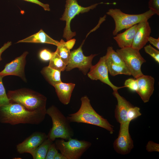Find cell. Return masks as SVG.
<instances>
[{"mask_svg": "<svg viewBox=\"0 0 159 159\" xmlns=\"http://www.w3.org/2000/svg\"><path fill=\"white\" fill-rule=\"evenodd\" d=\"M108 72L111 76H114L120 74L130 76L131 74L127 66L125 65H120L106 62Z\"/></svg>", "mask_w": 159, "mask_h": 159, "instance_id": "cell-21", "label": "cell"}, {"mask_svg": "<svg viewBox=\"0 0 159 159\" xmlns=\"http://www.w3.org/2000/svg\"><path fill=\"white\" fill-rule=\"evenodd\" d=\"M75 85V84L72 83L61 82L54 86L58 99L62 104L67 105L69 103Z\"/></svg>", "mask_w": 159, "mask_h": 159, "instance_id": "cell-18", "label": "cell"}, {"mask_svg": "<svg viewBox=\"0 0 159 159\" xmlns=\"http://www.w3.org/2000/svg\"><path fill=\"white\" fill-rule=\"evenodd\" d=\"M54 143L57 149L67 159H80L92 145L89 141L72 138L67 141L62 139H57Z\"/></svg>", "mask_w": 159, "mask_h": 159, "instance_id": "cell-6", "label": "cell"}, {"mask_svg": "<svg viewBox=\"0 0 159 159\" xmlns=\"http://www.w3.org/2000/svg\"><path fill=\"white\" fill-rule=\"evenodd\" d=\"M54 52H51L47 49H44L40 51L39 56L40 59L44 61H49L52 57Z\"/></svg>", "mask_w": 159, "mask_h": 159, "instance_id": "cell-31", "label": "cell"}, {"mask_svg": "<svg viewBox=\"0 0 159 159\" xmlns=\"http://www.w3.org/2000/svg\"><path fill=\"white\" fill-rule=\"evenodd\" d=\"M58 153L54 143H53L50 146L48 150L45 159H54V157Z\"/></svg>", "mask_w": 159, "mask_h": 159, "instance_id": "cell-32", "label": "cell"}, {"mask_svg": "<svg viewBox=\"0 0 159 159\" xmlns=\"http://www.w3.org/2000/svg\"><path fill=\"white\" fill-rule=\"evenodd\" d=\"M48 66L60 72L65 70L67 65L62 61L59 56L55 51L49 60Z\"/></svg>", "mask_w": 159, "mask_h": 159, "instance_id": "cell-25", "label": "cell"}, {"mask_svg": "<svg viewBox=\"0 0 159 159\" xmlns=\"http://www.w3.org/2000/svg\"><path fill=\"white\" fill-rule=\"evenodd\" d=\"M105 56L100 58L98 62L95 65H92L87 73L88 77L92 80H99L110 87L113 91L125 87H117L110 81L108 76V72L105 62Z\"/></svg>", "mask_w": 159, "mask_h": 159, "instance_id": "cell-11", "label": "cell"}, {"mask_svg": "<svg viewBox=\"0 0 159 159\" xmlns=\"http://www.w3.org/2000/svg\"><path fill=\"white\" fill-rule=\"evenodd\" d=\"M105 61L113 63L120 64H125L120 55L115 51L112 47H108L107 49Z\"/></svg>", "mask_w": 159, "mask_h": 159, "instance_id": "cell-24", "label": "cell"}, {"mask_svg": "<svg viewBox=\"0 0 159 159\" xmlns=\"http://www.w3.org/2000/svg\"><path fill=\"white\" fill-rule=\"evenodd\" d=\"M81 106L76 112L71 114L67 117L71 122L83 123L95 125L103 128L112 134L113 126L107 120L98 114L92 107L87 96L80 99Z\"/></svg>", "mask_w": 159, "mask_h": 159, "instance_id": "cell-2", "label": "cell"}, {"mask_svg": "<svg viewBox=\"0 0 159 159\" xmlns=\"http://www.w3.org/2000/svg\"><path fill=\"white\" fill-rule=\"evenodd\" d=\"M130 123V122L127 121L120 124L118 137L113 143V147L115 151L122 155L129 153L134 147L133 141L129 132Z\"/></svg>", "mask_w": 159, "mask_h": 159, "instance_id": "cell-10", "label": "cell"}, {"mask_svg": "<svg viewBox=\"0 0 159 159\" xmlns=\"http://www.w3.org/2000/svg\"><path fill=\"white\" fill-rule=\"evenodd\" d=\"M112 94L117 101V104L115 110V118L120 124L126 122L128 121L127 117L128 110L133 105L123 97L121 96L117 90L113 91Z\"/></svg>", "mask_w": 159, "mask_h": 159, "instance_id": "cell-16", "label": "cell"}, {"mask_svg": "<svg viewBox=\"0 0 159 159\" xmlns=\"http://www.w3.org/2000/svg\"><path fill=\"white\" fill-rule=\"evenodd\" d=\"M141 115L140 112V108L133 106L128 110L127 114V120L130 122L132 120L141 116Z\"/></svg>", "mask_w": 159, "mask_h": 159, "instance_id": "cell-27", "label": "cell"}, {"mask_svg": "<svg viewBox=\"0 0 159 159\" xmlns=\"http://www.w3.org/2000/svg\"><path fill=\"white\" fill-rule=\"evenodd\" d=\"M46 110L30 111L19 104L10 103L0 107V122L12 125L19 124L38 125L44 120Z\"/></svg>", "mask_w": 159, "mask_h": 159, "instance_id": "cell-1", "label": "cell"}, {"mask_svg": "<svg viewBox=\"0 0 159 159\" xmlns=\"http://www.w3.org/2000/svg\"><path fill=\"white\" fill-rule=\"evenodd\" d=\"M54 159H67V158L62 153L58 152L55 155Z\"/></svg>", "mask_w": 159, "mask_h": 159, "instance_id": "cell-38", "label": "cell"}, {"mask_svg": "<svg viewBox=\"0 0 159 159\" xmlns=\"http://www.w3.org/2000/svg\"><path fill=\"white\" fill-rule=\"evenodd\" d=\"M11 42H8L6 43H5L3 46L0 48V61L2 59L1 55L2 53L11 46Z\"/></svg>", "mask_w": 159, "mask_h": 159, "instance_id": "cell-36", "label": "cell"}, {"mask_svg": "<svg viewBox=\"0 0 159 159\" xmlns=\"http://www.w3.org/2000/svg\"><path fill=\"white\" fill-rule=\"evenodd\" d=\"M76 40L75 39H71L65 42V44L67 47L70 50L73 47L75 44Z\"/></svg>", "mask_w": 159, "mask_h": 159, "instance_id": "cell-37", "label": "cell"}, {"mask_svg": "<svg viewBox=\"0 0 159 159\" xmlns=\"http://www.w3.org/2000/svg\"><path fill=\"white\" fill-rule=\"evenodd\" d=\"M106 14L114 21L115 26L112 32L114 36L123 29H127L141 22L148 21L155 14L150 9L142 14H131L124 13L117 8L110 9Z\"/></svg>", "mask_w": 159, "mask_h": 159, "instance_id": "cell-5", "label": "cell"}, {"mask_svg": "<svg viewBox=\"0 0 159 159\" xmlns=\"http://www.w3.org/2000/svg\"><path fill=\"white\" fill-rule=\"evenodd\" d=\"M124 87L128 88L132 92H136L138 88V82L136 79L132 78L127 79L125 82Z\"/></svg>", "mask_w": 159, "mask_h": 159, "instance_id": "cell-29", "label": "cell"}, {"mask_svg": "<svg viewBox=\"0 0 159 159\" xmlns=\"http://www.w3.org/2000/svg\"><path fill=\"white\" fill-rule=\"evenodd\" d=\"M146 148V150L149 152L159 151V144L153 141L148 142Z\"/></svg>", "mask_w": 159, "mask_h": 159, "instance_id": "cell-33", "label": "cell"}, {"mask_svg": "<svg viewBox=\"0 0 159 159\" xmlns=\"http://www.w3.org/2000/svg\"><path fill=\"white\" fill-rule=\"evenodd\" d=\"M37 4L43 8L45 11H49L50 10L49 5L48 4H44L38 0H23Z\"/></svg>", "mask_w": 159, "mask_h": 159, "instance_id": "cell-34", "label": "cell"}, {"mask_svg": "<svg viewBox=\"0 0 159 159\" xmlns=\"http://www.w3.org/2000/svg\"><path fill=\"white\" fill-rule=\"evenodd\" d=\"M3 77L0 76V107L10 103L3 84Z\"/></svg>", "mask_w": 159, "mask_h": 159, "instance_id": "cell-26", "label": "cell"}, {"mask_svg": "<svg viewBox=\"0 0 159 159\" xmlns=\"http://www.w3.org/2000/svg\"><path fill=\"white\" fill-rule=\"evenodd\" d=\"M53 142L48 138L44 141L31 154L34 159H45L49 148Z\"/></svg>", "mask_w": 159, "mask_h": 159, "instance_id": "cell-22", "label": "cell"}, {"mask_svg": "<svg viewBox=\"0 0 159 159\" xmlns=\"http://www.w3.org/2000/svg\"><path fill=\"white\" fill-rule=\"evenodd\" d=\"M28 54L24 52L20 56L6 64L4 69L0 72V76L4 77L8 75H14L20 77L24 81H27L25 72L26 57Z\"/></svg>", "mask_w": 159, "mask_h": 159, "instance_id": "cell-12", "label": "cell"}, {"mask_svg": "<svg viewBox=\"0 0 159 159\" xmlns=\"http://www.w3.org/2000/svg\"><path fill=\"white\" fill-rule=\"evenodd\" d=\"M148 42L157 49H159V37L156 39L150 36L148 39Z\"/></svg>", "mask_w": 159, "mask_h": 159, "instance_id": "cell-35", "label": "cell"}, {"mask_svg": "<svg viewBox=\"0 0 159 159\" xmlns=\"http://www.w3.org/2000/svg\"><path fill=\"white\" fill-rule=\"evenodd\" d=\"M85 40L83 41L80 46L77 49L71 52L69 61L67 65L65 70L69 71L72 69L78 68L85 75L92 66V62L94 57L97 54H92L86 56L84 55L82 49Z\"/></svg>", "mask_w": 159, "mask_h": 159, "instance_id": "cell-9", "label": "cell"}, {"mask_svg": "<svg viewBox=\"0 0 159 159\" xmlns=\"http://www.w3.org/2000/svg\"><path fill=\"white\" fill-rule=\"evenodd\" d=\"M138 24L126 29L124 32L113 37L120 48L131 47L137 29Z\"/></svg>", "mask_w": 159, "mask_h": 159, "instance_id": "cell-17", "label": "cell"}, {"mask_svg": "<svg viewBox=\"0 0 159 159\" xmlns=\"http://www.w3.org/2000/svg\"><path fill=\"white\" fill-rule=\"evenodd\" d=\"M46 114L51 118L52 126L47 135V138L53 142L56 138L67 140L74 136V131L70 122L56 106L52 105L46 110Z\"/></svg>", "mask_w": 159, "mask_h": 159, "instance_id": "cell-4", "label": "cell"}, {"mask_svg": "<svg viewBox=\"0 0 159 159\" xmlns=\"http://www.w3.org/2000/svg\"><path fill=\"white\" fill-rule=\"evenodd\" d=\"M7 95L10 103L19 104L29 111L47 109V97L32 90L24 88L9 90Z\"/></svg>", "mask_w": 159, "mask_h": 159, "instance_id": "cell-3", "label": "cell"}, {"mask_svg": "<svg viewBox=\"0 0 159 159\" xmlns=\"http://www.w3.org/2000/svg\"><path fill=\"white\" fill-rule=\"evenodd\" d=\"M151 32V27L148 21L138 23L131 47L139 50L142 49L148 42Z\"/></svg>", "mask_w": 159, "mask_h": 159, "instance_id": "cell-15", "label": "cell"}, {"mask_svg": "<svg viewBox=\"0 0 159 159\" xmlns=\"http://www.w3.org/2000/svg\"><path fill=\"white\" fill-rule=\"evenodd\" d=\"M145 52L152 57L158 63H159V51L150 45H147L144 47Z\"/></svg>", "mask_w": 159, "mask_h": 159, "instance_id": "cell-28", "label": "cell"}, {"mask_svg": "<svg viewBox=\"0 0 159 159\" xmlns=\"http://www.w3.org/2000/svg\"><path fill=\"white\" fill-rule=\"evenodd\" d=\"M57 47V48L55 51L62 61L67 65L69 63L70 59V50L66 46L65 42L62 39H61L59 42V44Z\"/></svg>", "mask_w": 159, "mask_h": 159, "instance_id": "cell-23", "label": "cell"}, {"mask_svg": "<svg viewBox=\"0 0 159 159\" xmlns=\"http://www.w3.org/2000/svg\"><path fill=\"white\" fill-rule=\"evenodd\" d=\"M116 51L122 57L131 75L136 79L143 74L141 67L146 61L139 50L130 47L117 49Z\"/></svg>", "mask_w": 159, "mask_h": 159, "instance_id": "cell-8", "label": "cell"}, {"mask_svg": "<svg viewBox=\"0 0 159 159\" xmlns=\"http://www.w3.org/2000/svg\"><path fill=\"white\" fill-rule=\"evenodd\" d=\"M21 42L44 43L53 44L57 46L59 44V42L52 38L45 33L42 29H41L36 34L18 41L16 43Z\"/></svg>", "mask_w": 159, "mask_h": 159, "instance_id": "cell-19", "label": "cell"}, {"mask_svg": "<svg viewBox=\"0 0 159 159\" xmlns=\"http://www.w3.org/2000/svg\"><path fill=\"white\" fill-rule=\"evenodd\" d=\"M99 4L96 3L87 7H84L78 4L77 0H66L64 11L60 19L61 20L66 21L63 37L68 41L76 35V32L71 31L70 26L71 20L76 15L87 12L95 8Z\"/></svg>", "mask_w": 159, "mask_h": 159, "instance_id": "cell-7", "label": "cell"}, {"mask_svg": "<svg viewBox=\"0 0 159 159\" xmlns=\"http://www.w3.org/2000/svg\"><path fill=\"white\" fill-rule=\"evenodd\" d=\"M148 7L155 14L159 15V0H150Z\"/></svg>", "mask_w": 159, "mask_h": 159, "instance_id": "cell-30", "label": "cell"}, {"mask_svg": "<svg viewBox=\"0 0 159 159\" xmlns=\"http://www.w3.org/2000/svg\"><path fill=\"white\" fill-rule=\"evenodd\" d=\"M138 88L136 92L144 103L149 101L154 91L155 79L151 76L143 74L136 79Z\"/></svg>", "mask_w": 159, "mask_h": 159, "instance_id": "cell-14", "label": "cell"}, {"mask_svg": "<svg viewBox=\"0 0 159 159\" xmlns=\"http://www.w3.org/2000/svg\"><path fill=\"white\" fill-rule=\"evenodd\" d=\"M61 72L48 66L43 67L41 71V74L46 80L53 87L62 82L61 79Z\"/></svg>", "mask_w": 159, "mask_h": 159, "instance_id": "cell-20", "label": "cell"}, {"mask_svg": "<svg viewBox=\"0 0 159 159\" xmlns=\"http://www.w3.org/2000/svg\"><path fill=\"white\" fill-rule=\"evenodd\" d=\"M47 138L45 133L35 132L16 146V150L19 154L28 153L31 154Z\"/></svg>", "mask_w": 159, "mask_h": 159, "instance_id": "cell-13", "label": "cell"}]
</instances>
